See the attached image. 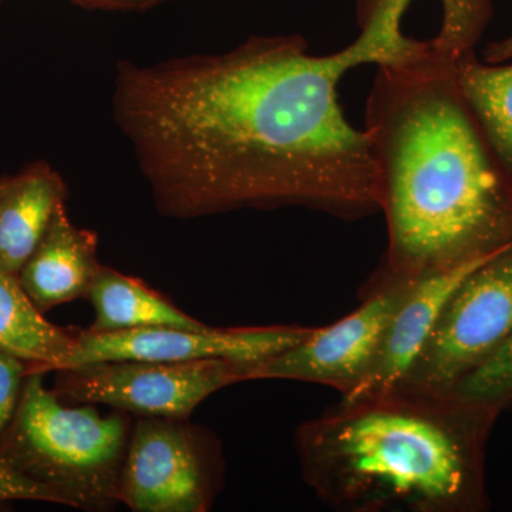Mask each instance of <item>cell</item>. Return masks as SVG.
<instances>
[{
    "mask_svg": "<svg viewBox=\"0 0 512 512\" xmlns=\"http://www.w3.org/2000/svg\"><path fill=\"white\" fill-rule=\"evenodd\" d=\"M90 8L103 9H146L163 0H76Z\"/></svg>",
    "mask_w": 512,
    "mask_h": 512,
    "instance_id": "d6986e66",
    "label": "cell"
},
{
    "mask_svg": "<svg viewBox=\"0 0 512 512\" xmlns=\"http://www.w3.org/2000/svg\"><path fill=\"white\" fill-rule=\"evenodd\" d=\"M456 79L495 153L512 170V64L487 66L467 55L456 64Z\"/></svg>",
    "mask_w": 512,
    "mask_h": 512,
    "instance_id": "9a60e30c",
    "label": "cell"
},
{
    "mask_svg": "<svg viewBox=\"0 0 512 512\" xmlns=\"http://www.w3.org/2000/svg\"><path fill=\"white\" fill-rule=\"evenodd\" d=\"M342 50L311 55L301 36L251 37L221 55L120 62L113 117L158 212L171 218L306 205L380 210L366 130L346 119Z\"/></svg>",
    "mask_w": 512,
    "mask_h": 512,
    "instance_id": "6da1fadb",
    "label": "cell"
},
{
    "mask_svg": "<svg viewBox=\"0 0 512 512\" xmlns=\"http://www.w3.org/2000/svg\"><path fill=\"white\" fill-rule=\"evenodd\" d=\"M101 266L96 235L77 228L62 204L16 278L33 305L46 313L63 303L87 298Z\"/></svg>",
    "mask_w": 512,
    "mask_h": 512,
    "instance_id": "8fae6325",
    "label": "cell"
},
{
    "mask_svg": "<svg viewBox=\"0 0 512 512\" xmlns=\"http://www.w3.org/2000/svg\"><path fill=\"white\" fill-rule=\"evenodd\" d=\"M77 335L45 319L18 278L0 271V352L22 360L28 369H62L76 348Z\"/></svg>",
    "mask_w": 512,
    "mask_h": 512,
    "instance_id": "5bb4252c",
    "label": "cell"
},
{
    "mask_svg": "<svg viewBox=\"0 0 512 512\" xmlns=\"http://www.w3.org/2000/svg\"><path fill=\"white\" fill-rule=\"evenodd\" d=\"M464 406L403 389L340 402L296 433L303 477L339 510H456L471 487Z\"/></svg>",
    "mask_w": 512,
    "mask_h": 512,
    "instance_id": "3957f363",
    "label": "cell"
},
{
    "mask_svg": "<svg viewBox=\"0 0 512 512\" xmlns=\"http://www.w3.org/2000/svg\"><path fill=\"white\" fill-rule=\"evenodd\" d=\"M66 198L62 178L47 165L8 180L0 197V271L19 275Z\"/></svg>",
    "mask_w": 512,
    "mask_h": 512,
    "instance_id": "7c38bea8",
    "label": "cell"
},
{
    "mask_svg": "<svg viewBox=\"0 0 512 512\" xmlns=\"http://www.w3.org/2000/svg\"><path fill=\"white\" fill-rule=\"evenodd\" d=\"M217 441L184 419L140 417L120 478V503L134 512H207L217 497Z\"/></svg>",
    "mask_w": 512,
    "mask_h": 512,
    "instance_id": "8992f818",
    "label": "cell"
},
{
    "mask_svg": "<svg viewBox=\"0 0 512 512\" xmlns=\"http://www.w3.org/2000/svg\"><path fill=\"white\" fill-rule=\"evenodd\" d=\"M365 130L389 229L384 274L416 279L512 244V185L456 64L380 67Z\"/></svg>",
    "mask_w": 512,
    "mask_h": 512,
    "instance_id": "7a4b0ae2",
    "label": "cell"
},
{
    "mask_svg": "<svg viewBox=\"0 0 512 512\" xmlns=\"http://www.w3.org/2000/svg\"><path fill=\"white\" fill-rule=\"evenodd\" d=\"M248 363L195 362L87 363L56 370L55 393L72 404H106L140 417L188 420L211 394L245 382Z\"/></svg>",
    "mask_w": 512,
    "mask_h": 512,
    "instance_id": "52a82bcc",
    "label": "cell"
},
{
    "mask_svg": "<svg viewBox=\"0 0 512 512\" xmlns=\"http://www.w3.org/2000/svg\"><path fill=\"white\" fill-rule=\"evenodd\" d=\"M485 57L490 62H503V60L512 59V36L503 42L494 43L493 46L488 47L485 52Z\"/></svg>",
    "mask_w": 512,
    "mask_h": 512,
    "instance_id": "ffe728a7",
    "label": "cell"
},
{
    "mask_svg": "<svg viewBox=\"0 0 512 512\" xmlns=\"http://www.w3.org/2000/svg\"><path fill=\"white\" fill-rule=\"evenodd\" d=\"M512 332V244L476 269L441 313L397 389L448 396Z\"/></svg>",
    "mask_w": 512,
    "mask_h": 512,
    "instance_id": "5b68a950",
    "label": "cell"
},
{
    "mask_svg": "<svg viewBox=\"0 0 512 512\" xmlns=\"http://www.w3.org/2000/svg\"><path fill=\"white\" fill-rule=\"evenodd\" d=\"M311 330L301 326L234 329L208 326L201 330L160 326L121 332L84 330L77 335L76 348L62 369L116 360L171 363L229 360L255 365L298 345Z\"/></svg>",
    "mask_w": 512,
    "mask_h": 512,
    "instance_id": "9c48e42d",
    "label": "cell"
},
{
    "mask_svg": "<svg viewBox=\"0 0 512 512\" xmlns=\"http://www.w3.org/2000/svg\"><path fill=\"white\" fill-rule=\"evenodd\" d=\"M87 299L94 322L89 332H121L143 328L207 329L208 325L178 309L138 278L101 266Z\"/></svg>",
    "mask_w": 512,
    "mask_h": 512,
    "instance_id": "4fadbf2b",
    "label": "cell"
},
{
    "mask_svg": "<svg viewBox=\"0 0 512 512\" xmlns=\"http://www.w3.org/2000/svg\"><path fill=\"white\" fill-rule=\"evenodd\" d=\"M448 396L458 402L490 409L512 397V332L503 345L454 386Z\"/></svg>",
    "mask_w": 512,
    "mask_h": 512,
    "instance_id": "2e32d148",
    "label": "cell"
},
{
    "mask_svg": "<svg viewBox=\"0 0 512 512\" xmlns=\"http://www.w3.org/2000/svg\"><path fill=\"white\" fill-rule=\"evenodd\" d=\"M6 184H8V180L0 181V197H2L3 191H5Z\"/></svg>",
    "mask_w": 512,
    "mask_h": 512,
    "instance_id": "44dd1931",
    "label": "cell"
},
{
    "mask_svg": "<svg viewBox=\"0 0 512 512\" xmlns=\"http://www.w3.org/2000/svg\"><path fill=\"white\" fill-rule=\"evenodd\" d=\"M503 249L414 279L409 295L387 329L375 365L353 392L343 396L342 402H355L397 389L412 370L451 296L468 276Z\"/></svg>",
    "mask_w": 512,
    "mask_h": 512,
    "instance_id": "30bf717a",
    "label": "cell"
},
{
    "mask_svg": "<svg viewBox=\"0 0 512 512\" xmlns=\"http://www.w3.org/2000/svg\"><path fill=\"white\" fill-rule=\"evenodd\" d=\"M26 375L28 365L25 362L0 352V437L18 410Z\"/></svg>",
    "mask_w": 512,
    "mask_h": 512,
    "instance_id": "e0dca14e",
    "label": "cell"
},
{
    "mask_svg": "<svg viewBox=\"0 0 512 512\" xmlns=\"http://www.w3.org/2000/svg\"><path fill=\"white\" fill-rule=\"evenodd\" d=\"M28 369L18 410L0 437V463L49 488L66 507L110 511L120 503V478L131 417L101 416L93 404L66 406Z\"/></svg>",
    "mask_w": 512,
    "mask_h": 512,
    "instance_id": "277c9868",
    "label": "cell"
},
{
    "mask_svg": "<svg viewBox=\"0 0 512 512\" xmlns=\"http://www.w3.org/2000/svg\"><path fill=\"white\" fill-rule=\"evenodd\" d=\"M359 308L326 328H312L298 345L248 367L249 380H296L326 384L343 396L375 365L384 336L414 279L383 274Z\"/></svg>",
    "mask_w": 512,
    "mask_h": 512,
    "instance_id": "ba28073f",
    "label": "cell"
},
{
    "mask_svg": "<svg viewBox=\"0 0 512 512\" xmlns=\"http://www.w3.org/2000/svg\"><path fill=\"white\" fill-rule=\"evenodd\" d=\"M5 501H42L63 505L59 495L52 490L20 476L0 463V503Z\"/></svg>",
    "mask_w": 512,
    "mask_h": 512,
    "instance_id": "ac0fdd59",
    "label": "cell"
}]
</instances>
